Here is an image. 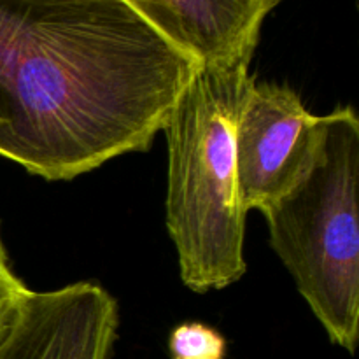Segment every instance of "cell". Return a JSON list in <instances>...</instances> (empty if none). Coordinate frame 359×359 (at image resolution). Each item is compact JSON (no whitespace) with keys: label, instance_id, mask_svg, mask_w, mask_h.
I'll use <instances>...</instances> for the list:
<instances>
[{"label":"cell","instance_id":"cell-1","mask_svg":"<svg viewBox=\"0 0 359 359\" xmlns=\"http://www.w3.org/2000/svg\"><path fill=\"white\" fill-rule=\"evenodd\" d=\"M198 67L125 0H0V156L70 181L149 149Z\"/></svg>","mask_w":359,"mask_h":359},{"label":"cell","instance_id":"cell-2","mask_svg":"<svg viewBox=\"0 0 359 359\" xmlns=\"http://www.w3.org/2000/svg\"><path fill=\"white\" fill-rule=\"evenodd\" d=\"M248 60L200 65L170 109L167 230L181 279L195 293L224 290L248 270L237 177V123L255 79Z\"/></svg>","mask_w":359,"mask_h":359},{"label":"cell","instance_id":"cell-3","mask_svg":"<svg viewBox=\"0 0 359 359\" xmlns=\"http://www.w3.org/2000/svg\"><path fill=\"white\" fill-rule=\"evenodd\" d=\"M359 118L323 116L304 177L263 212L270 244L330 340L354 354L359 333Z\"/></svg>","mask_w":359,"mask_h":359},{"label":"cell","instance_id":"cell-4","mask_svg":"<svg viewBox=\"0 0 359 359\" xmlns=\"http://www.w3.org/2000/svg\"><path fill=\"white\" fill-rule=\"evenodd\" d=\"M323 116L279 84H255L237 123V177L244 209L265 212L311 167Z\"/></svg>","mask_w":359,"mask_h":359},{"label":"cell","instance_id":"cell-5","mask_svg":"<svg viewBox=\"0 0 359 359\" xmlns=\"http://www.w3.org/2000/svg\"><path fill=\"white\" fill-rule=\"evenodd\" d=\"M118 325V304L95 283L32 291L0 359H109Z\"/></svg>","mask_w":359,"mask_h":359},{"label":"cell","instance_id":"cell-6","mask_svg":"<svg viewBox=\"0 0 359 359\" xmlns=\"http://www.w3.org/2000/svg\"><path fill=\"white\" fill-rule=\"evenodd\" d=\"M198 65L251 62L280 0H125Z\"/></svg>","mask_w":359,"mask_h":359},{"label":"cell","instance_id":"cell-7","mask_svg":"<svg viewBox=\"0 0 359 359\" xmlns=\"http://www.w3.org/2000/svg\"><path fill=\"white\" fill-rule=\"evenodd\" d=\"M168 351L174 359H223L226 353V340L217 330L203 323H182L172 330Z\"/></svg>","mask_w":359,"mask_h":359},{"label":"cell","instance_id":"cell-8","mask_svg":"<svg viewBox=\"0 0 359 359\" xmlns=\"http://www.w3.org/2000/svg\"><path fill=\"white\" fill-rule=\"evenodd\" d=\"M32 290L14 273L0 235V342L16 325Z\"/></svg>","mask_w":359,"mask_h":359},{"label":"cell","instance_id":"cell-9","mask_svg":"<svg viewBox=\"0 0 359 359\" xmlns=\"http://www.w3.org/2000/svg\"><path fill=\"white\" fill-rule=\"evenodd\" d=\"M193 359H217V358H193Z\"/></svg>","mask_w":359,"mask_h":359}]
</instances>
